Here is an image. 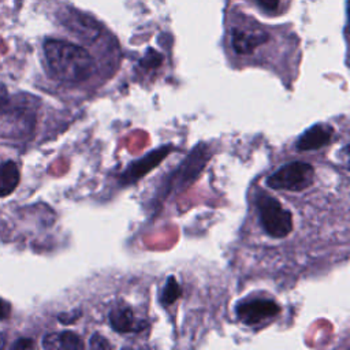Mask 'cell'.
Returning a JSON list of instances; mask_svg holds the SVG:
<instances>
[{
  "instance_id": "cell-1",
  "label": "cell",
  "mask_w": 350,
  "mask_h": 350,
  "mask_svg": "<svg viewBox=\"0 0 350 350\" xmlns=\"http://www.w3.org/2000/svg\"><path fill=\"white\" fill-rule=\"evenodd\" d=\"M230 52L242 62H262L287 38L284 30L265 26L243 14L231 11L227 18Z\"/></svg>"
},
{
  "instance_id": "cell-2",
  "label": "cell",
  "mask_w": 350,
  "mask_h": 350,
  "mask_svg": "<svg viewBox=\"0 0 350 350\" xmlns=\"http://www.w3.org/2000/svg\"><path fill=\"white\" fill-rule=\"evenodd\" d=\"M42 48L51 75L63 83L86 82L96 70V60L83 45L63 38H48Z\"/></svg>"
},
{
  "instance_id": "cell-3",
  "label": "cell",
  "mask_w": 350,
  "mask_h": 350,
  "mask_svg": "<svg viewBox=\"0 0 350 350\" xmlns=\"http://www.w3.org/2000/svg\"><path fill=\"white\" fill-rule=\"evenodd\" d=\"M254 219L262 235L272 241L286 239L294 231L293 211L275 196L260 191L254 196Z\"/></svg>"
},
{
  "instance_id": "cell-4",
  "label": "cell",
  "mask_w": 350,
  "mask_h": 350,
  "mask_svg": "<svg viewBox=\"0 0 350 350\" xmlns=\"http://www.w3.org/2000/svg\"><path fill=\"white\" fill-rule=\"evenodd\" d=\"M34 126L33 108L26 100L8 96L0 90V131L7 137H22Z\"/></svg>"
},
{
  "instance_id": "cell-5",
  "label": "cell",
  "mask_w": 350,
  "mask_h": 350,
  "mask_svg": "<svg viewBox=\"0 0 350 350\" xmlns=\"http://www.w3.org/2000/svg\"><path fill=\"white\" fill-rule=\"evenodd\" d=\"M316 179L314 167L306 161H290L269 174L264 183L273 190L302 191L313 185Z\"/></svg>"
},
{
  "instance_id": "cell-6",
  "label": "cell",
  "mask_w": 350,
  "mask_h": 350,
  "mask_svg": "<svg viewBox=\"0 0 350 350\" xmlns=\"http://www.w3.org/2000/svg\"><path fill=\"white\" fill-rule=\"evenodd\" d=\"M107 319L111 329L122 335L138 334L148 327V321L138 317L133 306L126 301L112 304L108 309Z\"/></svg>"
},
{
  "instance_id": "cell-7",
  "label": "cell",
  "mask_w": 350,
  "mask_h": 350,
  "mask_svg": "<svg viewBox=\"0 0 350 350\" xmlns=\"http://www.w3.org/2000/svg\"><path fill=\"white\" fill-rule=\"evenodd\" d=\"M280 306L268 298H252L237 306V316L245 325H257L279 314Z\"/></svg>"
},
{
  "instance_id": "cell-8",
  "label": "cell",
  "mask_w": 350,
  "mask_h": 350,
  "mask_svg": "<svg viewBox=\"0 0 350 350\" xmlns=\"http://www.w3.org/2000/svg\"><path fill=\"white\" fill-rule=\"evenodd\" d=\"M334 135V129L328 123H317L305 130L297 139L298 152L317 150L325 146Z\"/></svg>"
},
{
  "instance_id": "cell-9",
  "label": "cell",
  "mask_w": 350,
  "mask_h": 350,
  "mask_svg": "<svg viewBox=\"0 0 350 350\" xmlns=\"http://www.w3.org/2000/svg\"><path fill=\"white\" fill-rule=\"evenodd\" d=\"M170 152V146L165 148H160L157 150L150 152L146 157H144V160H139L137 163H134L124 174L123 178L127 182H134L137 178H139L142 174L148 172L149 170H152L157 163H160Z\"/></svg>"
},
{
  "instance_id": "cell-10",
  "label": "cell",
  "mask_w": 350,
  "mask_h": 350,
  "mask_svg": "<svg viewBox=\"0 0 350 350\" xmlns=\"http://www.w3.org/2000/svg\"><path fill=\"white\" fill-rule=\"evenodd\" d=\"M44 349H83L86 345L72 331H62V332H51L46 334L42 339Z\"/></svg>"
},
{
  "instance_id": "cell-11",
  "label": "cell",
  "mask_w": 350,
  "mask_h": 350,
  "mask_svg": "<svg viewBox=\"0 0 350 350\" xmlns=\"http://www.w3.org/2000/svg\"><path fill=\"white\" fill-rule=\"evenodd\" d=\"M19 179L21 175L16 163L12 160L3 161L0 164V197L11 194L16 189Z\"/></svg>"
},
{
  "instance_id": "cell-12",
  "label": "cell",
  "mask_w": 350,
  "mask_h": 350,
  "mask_svg": "<svg viewBox=\"0 0 350 350\" xmlns=\"http://www.w3.org/2000/svg\"><path fill=\"white\" fill-rule=\"evenodd\" d=\"M180 286L178 284L175 276H168L164 284V290H163V297L161 301L165 305H171L175 302V299H178V297L180 295Z\"/></svg>"
},
{
  "instance_id": "cell-13",
  "label": "cell",
  "mask_w": 350,
  "mask_h": 350,
  "mask_svg": "<svg viewBox=\"0 0 350 350\" xmlns=\"http://www.w3.org/2000/svg\"><path fill=\"white\" fill-rule=\"evenodd\" d=\"M88 347H90V349H111V347H113V345H111L104 336L94 334L90 336Z\"/></svg>"
},
{
  "instance_id": "cell-14",
  "label": "cell",
  "mask_w": 350,
  "mask_h": 350,
  "mask_svg": "<svg viewBox=\"0 0 350 350\" xmlns=\"http://www.w3.org/2000/svg\"><path fill=\"white\" fill-rule=\"evenodd\" d=\"M27 347H33V342L31 339H19L16 343L12 345V349H27Z\"/></svg>"
},
{
  "instance_id": "cell-15",
  "label": "cell",
  "mask_w": 350,
  "mask_h": 350,
  "mask_svg": "<svg viewBox=\"0 0 350 350\" xmlns=\"http://www.w3.org/2000/svg\"><path fill=\"white\" fill-rule=\"evenodd\" d=\"M8 314V306L4 305L1 301H0V317H5Z\"/></svg>"
}]
</instances>
